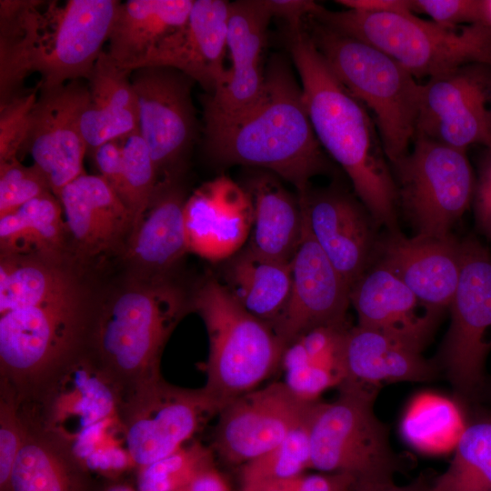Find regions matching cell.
<instances>
[{
  "mask_svg": "<svg viewBox=\"0 0 491 491\" xmlns=\"http://www.w3.org/2000/svg\"><path fill=\"white\" fill-rule=\"evenodd\" d=\"M205 148L223 164L264 167L291 183L297 195L328 168L312 127L301 85L285 56L265 69L259 98L237 115L204 118Z\"/></svg>",
  "mask_w": 491,
  "mask_h": 491,
  "instance_id": "6da1fadb",
  "label": "cell"
},
{
  "mask_svg": "<svg viewBox=\"0 0 491 491\" xmlns=\"http://www.w3.org/2000/svg\"><path fill=\"white\" fill-rule=\"evenodd\" d=\"M289 33L305 105L323 148L347 174L378 225L397 231V192L375 121L337 79L305 27Z\"/></svg>",
  "mask_w": 491,
  "mask_h": 491,
  "instance_id": "7a4b0ae2",
  "label": "cell"
},
{
  "mask_svg": "<svg viewBox=\"0 0 491 491\" xmlns=\"http://www.w3.org/2000/svg\"><path fill=\"white\" fill-rule=\"evenodd\" d=\"M190 308L192 299L167 278H135L93 310L85 349L124 396L161 376L165 346Z\"/></svg>",
  "mask_w": 491,
  "mask_h": 491,
  "instance_id": "3957f363",
  "label": "cell"
},
{
  "mask_svg": "<svg viewBox=\"0 0 491 491\" xmlns=\"http://www.w3.org/2000/svg\"><path fill=\"white\" fill-rule=\"evenodd\" d=\"M304 27L344 86L375 118L390 164L408 152L416 135L421 85L378 48L308 17Z\"/></svg>",
  "mask_w": 491,
  "mask_h": 491,
  "instance_id": "277c9868",
  "label": "cell"
},
{
  "mask_svg": "<svg viewBox=\"0 0 491 491\" xmlns=\"http://www.w3.org/2000/svg\"><path fill=\"white\" fill-rule=\"evenodd\" d=\"M309 17L378 48L414 77L491 65V28L481 23L447 27L414 14L331 11L319 5Z\"/></svg>",
  "mask_w": 491,
  "mask_h": 491,
  "instance_id": "5b68a950",
  "label": "cell"
},
{
  "mask_svg": "<svg viewBox=\"0 0 491 491\" xmlns=\"http://www.w3.org/2000/svg\"><path fill=\"white\" fill-rule=\"evenodd\" d=\"M79 289L0 315L1 382L30 401L67 361L85 348L93 310Z\"/></svg>",
  "mask_w": 491,
  "mask_h": 491,
  "instance_id": "8992f818",
  "label": "cell"
},
{
  "mask_svg": "<svg viewBox=\"0 0 491 491\" xmlns=\"http://www.w3.org/2000/svg\"><path fill=\"white\" fill-rule=\"evenodd\" d=\"M209 340L205 390L225 406L256 387L281 364L286 346L267 323L209 278L192 297Z\"/></svg>",
  "mask_w": 491,
  "mask_h": 491,
  "instance_id": "52a82bcc",
  "label": "cell"
},
{
  "mask_svg": "<svg viewBox=\"0 0 491 491\" xmlns=\"http://www.w3.org/2000/svg\"><path fill=\"white\" fill-rule=\"evenodd\" d=\"M338 387L336 400H317L309 411V468L350 473L360 483L393 479L399 457L392 448L387 426L375 413L379 387L349 384Z\"/></svg>",
  "mask_w": 491,
  "mask_h": 491,
  "instance_id": "ba28073f",
  "label": "cell"
},
{
  "mask_svg": "<svg viewBox=\"0 0 491 491\" xmlns=\"http://www.w3.org/2000/svg\"><path fill=\"white\" fill-rule=\"evenodd\" d=\"M392 163L397 205L414 235L446 236L473 202L476 177L466 151L416 135Z\"/></svg>",
  "mask_w": 491,
  "mask_h": 491,
  "instance_id": "9c48e42d",
  "label": "cell"
},
{
  "mask_svg": "<svg viewBox=\"0 0 491 491\" xmlns=\"http://www.w3.org/2000/svg\"><path fill=\"white\" fill-rule=\"evenodd\" d=\"M120 3L67 0L63 5L48 2L45 10L39 7L25 57V76L40 74V89L88 80L108 41Z\"/></svg>",
  "mask_w": 491,
  "mask_h": 491,
  "instance_id": "30bf717a",
  "label": "cell"
},
{
  "mask_svg": "<svg viewBox=\"0 0 491 491\" xmlns=\"http://www.w3.org/2000/svg\"><path fill=\"white\" fill-rule=\"evenodd\" d=\"M448 308L449 327L434 362L457 396L472 403L486 387L491 351V254L476 238L462 240L460 276Z\"/></svg>",
  "mask_w": 491,
  "mask_h": 491,
  "instance_id": "8fae6325",
  "label": "cell"
},
{
  "mask_svg": "<svg viewBox=\"0 0 491 491\" xmlns=\"http://www.w3.org/2000/svg\"><path fill=\"white\" fill-rule=\"evenodd\" d=\"M224 406L205 387H179L162 376L126 392L119 416L135 466L151 464L176 451Z\"/></svg>",
  "mask_w": 491,
  "mask_h": 491,
  "instance_id": "7c38bea8",
  "label": "cell"
},
{
  "mask_svg": "<svg viewBox=\"0 0 491 491\" xmlns=\"http://www.w3.org/2000/svg\"><path fill=\"white\" fill-rule=\"evenodd\" d=\"M122 398L120 386L84 349L28 401L36 409L27 413L69 448L84 434L118 417Z\"/></svg>",
  "mask_w": 491,
  "mask_h": 491,
  "instance_id": "4fadbf2b",
  "label": "cell"
},
{
  "mask_svg": "<svg viewBox=\"0 0 491 491\" xmlns=\"http://www.w3.org/2000/svg\"><path fill=\"white\" fill-rule=\"evenodd\" d=\"M416 135L464 151L491 148V67L471 64L421 85Z\"/></svg>",
  "mask_w": 491,
  "mask_h": 491,
  "instance_id": "5bb4252c",
  "label": "cell"
},
{
  "mask_svg": "<svg viewBox=\"0 0 491 491\" xmlns=\"http://www.w3.org/2000/svg\"><path fill=\"white\" fill-rule=\"evenodd\" d=\"M313 403L299 398L285 382L245 393L219 412L215 450L226 461L244 465L303 426Z\"/></svg>",
  "mask_w": 491,
  "mask_h": 491,
  "instance_id": "9a60e30c",
  "label": "cell"
},
{
  "mask_svg": "<svg viewBox=\"0 0 491 491\" xmlns=\"http://www.w3.org/2000/svg\"><path fill=\"white\" fill-rule=\"evenodd\" d=\"M139 111V133L158 172L173 177L195 135V110L191 90L195 83L182 72L145 66L131 72Z\"/></svg>",
  "mask_w": 491,
  "mask_h": 491,
  "instance_id": "2e32d148",
  "label": "cell"
},
{
  "mask_svg": "<svg viewBox=\"0 0 491 491\" xmlns=\"http://www.w3.org/2000/svg\"><path fill=\"white\" fill-rule=\"evenodd\" d=\"M89 99L88 85L73 80L40 89L31 111L23 149L45 177L57 197L61 190L84 173L87 152L81 119Z\"/></svg>",
  "mask_w": 491,
  "mask_h": 491,
  "instance_id": "e0dca14e",
  "label": "cell"
},
{
  "mask_svg": "<svg viewBox=\"0 0 491 491\" xmlns=\"http://www.w3.org/2000/svg\"><path fill=\"white\" fill-rule=\"evenodd\" d=\"M290 264L289 298L272 326L280 341L287 347L314 328L346 327L351 288L312 236L305 217L302 238Z\"/></svg>",
  "mask_w": 491,
  "mask_h": 491,
  "instance_id": "ac0fdd59",
  "label": "cell"
},
{
  "mask_svg": "<svg viewBox=\"0 0 491 491\" xmlns=\"http://www.w3.org/2000/svg\"><path fill=\"white\" fill-rule=\"evenodd\" d=\"M297 196L312 236L351 288L376 261L377 223L362 203L339 189L308 188Z\"/></svg>",
  "mask_w": 491,
  "mask_h": 491,
  "instance_id": "d6986e66",
  "label": "cell"
},
{
  "mask_svg": "<svg viewBox=\"0 0 491 491\" xmlns=\"http://www.w3.org/2000/svg\"><path fill=\"white\" fill-rule=\"evenodd\" d=\"M230 2L194 0L187 21L161 40L135 65L176 69L212 95L226 85L225 66ZM133 70V71H134Z\"/></svg>",
  "mask_w": 491,
  "mask_h": 491,
  "instance_id": "ffe728a7",
  "label": "cell"
},
{
  "mask_svg": "<svg viewBox=\"0 0 491 491\" xmlns=\"http://www.w3.org/2000/svg\"><path fill=\"white\" fill-rule=\"evenodd\" d=\"M375 263L396 275L426 305L445 311L454 296L462 266V241L397 231L380 236Z\"/></svg>",
  "mask_w": 491,
  "mask_h": 491,
  "instance_id": "44dd1931",
  "label": "cell"
},
{
  "mask_svg": "<svg viewBox=\"0 0 491 491\" xmlns=\"http://www.w3.org/2000/svg\"><path fill=\"white\" fill-rule=\"evenodd\" d=\"M71 247L85 259L125 252L133 216L99 175L83 173L59 193Z\"/></svg>",
  "mask_w": 491,
  "mask_h": 491,
  "instance_id": "7402d4cb",
  "label": "cell"
},
{
  "mask_svg": "<svg viewBox=\"0 0 491 491\" xmlns=\"http://www.w3.org/2000/svg\"><path fill=\"white\" fill-rule=\"evenodd\" d=\"M350 304L357 314V326L395 337L421 352L443 314L378 263L352 286Z\"/></svg>",
  "mask_w": 491,
  "mask_h": 491,
  "instance_id": "603a6c76",
  "label": "cell"
},
{
  "mask_svg": "<svg viewBox=\"0 0 491 491\" xmlns=\"http://www.w3.org/2000/svg\"><path fill=\"white\" fill-rule=\"evenodd\" d=\"M273 15L265 0L230 3L226 45L229 79L225 86L203 98L204 118L237 115L260 96L265 82L262 55Z\"/></svg>",
  "mask_w": 491,
  "mask_h": 491,
  "instance_id": "cb8c5ba5",
  "label": "cell"
},
{
  "mask_svg": "<svg viewBox=\"0 0 491 491\" xmlns=\"http://www.w3.org/2000/svg\"><path fill=\"white\" fill-rule=\"evenodd\" d=\"M185 223L188 251L211 261L228 259L251 232V197L230 178L217 177L186 199Z\"/></svg>",
  "mask_w": 491,
  "mask_h": 491,
  "instance_id": "d4e9b609",
  "label": "cell"
},
{
  "mask_svg": "<svg viewBox=\"0 0 491 491\" xmlns=\"http://www.w3.org/2000/svg\"><path fill=\"white\" fill-rule=\"evenodd\" d=\"M186 199L173 177L158 182L151 203L133 229L124 255L135 278L163 279L188 251Z\"/></svg>",
  "mask_w": 491,
  "mask_h": 491,
  "instance_id": "484cf974",
  "label": "cell"
},
{
  "mask_svg": "<svg viewBox=\"0 0 491 491\" xmlns=\"http://www.w3.org/2000/svg\"><path fill=\"white\" fill-rule=\"evenodd\" d=\"M341 364V384L379 388L385 383L431 381L439 373L434 360L424 357L421 351L359 326L346 328L343 335Z\"/></svg>",
  "mask_w": 491,
  "mask_h": 491,
  "instance_id": "4316f807",
  "label": "cell"
},
{
  "mask_svg": "<svg viewBox=\"0 0 491 491\" xmlns=\"http://www.w3.org/2000/svg\"><path fill=\"white\" fill-rule=\"evenodd\" d=\"M130 76L105 50L101 53L87 80L89 99L81 119L88 153L138 131V104Z\"/></svg>",
  "mask_w": 491,
  "mask_h": 491,
  "instance_id": "83f0119b",
  "label": "cell"
},
{
  "mask_svg": "<svg viewBox=\"0 0 491 491\" xmlns=\"http://www.w3.org/2000/svg\"><path fill=\"white\" fill-rule=\"evenodd\" d=\"M193 0H128L120 3L105 51L120 68L132 72L165 36L180 28Z\"/></svg>",
  "mask_w": 491,
  "mask_h": 491,
  "instance_id": "f1b7e54d",
  "label": "cell"
},
{
  "mask_svg": "<svg viewBox=\"0 0 491 491\" xmlns=\"http://www.w3.org/2000/svg\"><path fill=\"white\" fill-rule=\"evenodd\" d=\"M247 192L253 204L247 247L263 257L291 262L304 229L298 196L296 199L270 175L253 177Z\"/></svg>",
  "mask_w": 491,
  "mask_h": 491,
  "instance_id": "f546056e",
  "label": "cell"
},
{
  "mask_svg": "<svg viewBox=\"0 0 491 491\" xmlns=\"http://www.w3.org/2000/svg\"><path fill=\"white\" fill-rule=\"evenodd\" d=\"M223 278L222 284L242 307L273 326L289 298L291 264L263 257L246 246L228 258Z\"/></svg>",
  "mask_w": 491,
  "mask_h": 491,
  "instance_id": "4dcf8cb0",
  "label": "cell"
},
{
  "mask_svg": "<svg viewBox=\"0 0 491 491\" xmlns=\"http://www.w3.org/2000/svg\"><path fill=\"white\" fill-rule=\"evenodd\" d=\"M69 239L59 199L47 192L0 217L1 256L63 263Z\"/></svg>",
  "mask_w": 491,
  "mask_h": 491,
  "instance_id": "1f68e13d",
  "label": "cell"
},
{
  "mask_svg": "<svg viewBox=\"0 0 491 491\" xmlns=\"http://www.w3.org/2000/svg\"><path fill=\"white\" fill-rule=\"evenodd\" d=\"M25 416L26 436L13 466L8 491H82L81 476L85 471L68 446Z\"/></svg>",
  "mask_w": 491,
  "mask_h": 491,
  "instance_id": "d6a6232c",
  "label": "cell"
},
{
  "mask_svg": "<svg viewBox=\"0 0 491 491\" xmlns=\"http://www.w3.org/2000/svg\"><path fill=\"white\" fill-rule=\"evenodd\" d=\"M81 289L63 263L1 256L0 315L70 295Z\"/></svg>",
  "mask_w": 491,
  "mask_h": 491,
  "instance_id": "836d02e7",
  "label": "cell"
},
{
  "mask_svg": "<svg viewBox=\"0 0 491 491\" xmlns=\"http://www.w3.org/2000/svg\"><path fill=\"white\" fill-rule=\"evenodd\" d=\"M426 491H491V411L466 422L447 468Z\"/></svg>",
  "mask_w": 491,
  "mask_h": 491,
  "instance_id": "e575fe53",
  "label": "cell"
},
{
  "mask_svg": "<svg viewBox=\"0 0 491 491\" xmlns=\"http://www.w3.org/2000/svg\"><path fill=\"white\" fill-rule=\"evenodd\" d=\"M214 466L212 450L200 443L183 446L172 454L138 467V491H177Z\"/></svg>",
  "mask_w": 491,
  "mask_h": 491,
  "instance_id": "d590c367",
  "label": "cell"
},
{
  "mask_svg": "<svg viewBox=\"0 0 491 491\" xmlns=\"http://www.w3.org/2000/svg\"><path fill=\"white\" fill-rule=\"evenodd\" d=\"M123 201L133 216V229L147 210L157 186V168L150 150L136 131L122 139ZM133 231V230H132Z\"/></svg>",
  "mask_w": 491,
  "mask_h": 491,
  "instance_id": "8d00e7d4",
  "label": "cell"
},
{
  "mask_svg": "<svg viewBox=\"0 0 491 491\" xmlns=\"http://www.w3.org/2000/svg\"><path fill=\"white\" fill-rule=\"evenodd\" d=\"M309 466L310 445L306 421L274 448L242 465L241 481L292 478L303 475Z\"/></svg>",
  "mask_w": 491,
  "mask_h": 491,
  "instance_id": "74e56055",
  "label": "cell"
},
{
  "mask_svg": "<svg viewBox=\"0 0 491 491\" xmlns=\"http://www.w3.org/2000/svg\"><path fill=\"white\" fill-rule=\"evenodd\" d=\"M0 491H8L15 461L25 442L27 419L15 390L0 386Z\"/></svg>",
  "mask_w": 491,
  "mask_h": 491,
  "instance_id": "f35d334b",
  "label": "cell"
},
{
  "mask_svg": "<svg viewBox=\"0 0 491 491\" xmlns=\"http://www.w3.org/2000/svg\"><path fill=\"white\" fill-rule=\"evenodd\" d=\"M47 192L48 183L35 165H24L19 159L0 164V217H3Z\"/></svg>",
  "mask_w": 491,
  "mask_h": 491,
  "instance_id": "ab89813d",
  "label": "cell"
},
{
  "mask_svg": "<svg viewBox=\"0 0 491 491\" xmlns=\"http://www.w3.org/2000/svg\"><path fill=\"white\" fill-rule=\"evenodd\" d=\"M38 93L39 85L0 102V164L18 159Z\"/></svg>",
  "mask_w": 491,
  "mask_h": 491,
  "instance_id": "60d3db41",
  "label": "cell"
},
{
  "mask_svg": "<svg viewBox=\"0 0 491 491\" xmlns=\"http://www.w3.org/2000/svg\"><path fill=\"white\" fill-rule=\"evenodd\" d=\"M412 12L422 13L447 27L482 24V0H410Z\"/></svg>",
  "mask_w": 491,
  "mask_h": 491,
  "instance_id": "b9f144b4",
  "label": "cell"
},
{
  "mask_svg": "<svg viewBox=\"0 0 491 491\" xmlns=\"http://www.w3.org/2000/svg\"><path fill=\"white\" fill-rule=\"evenodd\" d=\"M285 383L302 400L315 402L326 389L338 386L341 379L331 370L310 363L286 371Z\"/></svg>",
  "mask_w": 491,
  "mask_h": 491,
  "instance_id": "7bdbcfd3",
  "label": "cell"
},
{
  "mask_svg": "<svg viewBox=\"0 0 491 491\" xmlns=\"http://www.w3.org/2000/svg\"><path fill=\"white\" fill-rule=\"evenodd\" d=\"M99 175L123 200L124 170L122 139L105 142L91 153ZM125 203V202H124Z\"/></svg>",
  "mask_w": 491,
  "mask_h": 491,
  "instance_id": "ee69618b",
  "label": "cell"
},
{
  "mask_svg": "<svg viewBox=\"0 0 491 491\" xmlns=\"http://www.w3.org/2000/svg\"><path fill=\"white\" fill-rule=\"evenodd\" d=\"M487 149L479 164L473 205L479 231L491 240V148Z\"/></svg>",
  "mask_w": 491,
  "mask_h": 491,
  "instance_id": "f6af8a7d",
  "label": "cell"
},
{
  "mask_svg": "<svg viewBox=\"0 0 491 491\" xmlns=\"http://www.w3.org/2000/svg\"><path fill=\"white\" fill-rule=\"evenodd\" d=\"M297 491H360V480L346 472L303 474Z\"/></svg>",
  "mask_w": 491,
  "mask_h": 491,
  "instance_id": "bcb514c9",
  "label": "cell"
},
{
  "mask_svg": "<svg viewBox=\"0 0 491 491\" xmlns=\"http://www.w3.org/2000/svg\"><path fill=\"white\" fill-rule=\"evenodd\" d=\"M273 17L284 19L289 31L304 26L305 20L311 16L318 5L306 0H265Z\"/></svg>",
  "mask_w": 491,
  "mask_h": 491,
  "instance_id": "7dc6e473",
  "label": "cell"
},
{
  "mask_svg": "<svg viewBox=\"0 0 491 491\" xmlns=\"http://www.w3.org/2000/svg\"><path fill=\"white\" fill-rule=\"evenodd\" d=\"M336 3L356 11L413 14L410 0H337Z\"/></svg>",
  "mask_w": 491,
  "mask_h": 491,
  "instance_id": "c3c4849f",
  "label": "cell"
},
{
  "mask_svg": "<svg viewBox=\"0 0 491 491\" xmlns=\"http://www.w3.org/2000/svg\"><path fill=\"white\" fill-rule=\"evenodd\" d=\"M177 491H231L230 486L223 475L212 466Z\"/></svg>",
  "mask_w": 491,
  "mask_h": 491,
  "instance_id": "681fc988",
  "label": "cell"
},
{
  "mask_svg": "<svg viewBox=\"0 0 491 491\" xmlns=\"http://www.w3.org/2000/svg\"><path fill=\"white\" fill-rule=\"evenodd\" d=\"M301 476L286 479H259L243 482L241 491H297Z\"/></svg>",
  "mask_w": 491,
  "mask_h": 491,
  "instance_id": "f907efd6",
  "label": "cell"
},
{
  "mask_svg": "<svg viewBox=\"0 0 491 491\" xmlns=\"http://www.w3.org/2000/svg\"><path fill=\"white\" fill-rule=\"evenodd\" d=\"M426 487L400 486L396 485L394 479L360 483V491H426Z\"/></svg>",
  "mask_w": 491,
  "mask_h": 491,
  "instance_id": "816d5d0a",
  "label": "cell"
},
{
  "mask_svg": "<svg viewBox=\"0 0 491 491\" xmlns=\"http://www.w3.org/2000/svg\"><path fill=\"white\" fill-rule=\"evenodd\" d=\"M482 24L491 28V0H482Z\"/></svg>",
  "mask_w": 491,
  "mask_h": 491,
  "instance_id": "f5cc1de1",
  "label": "cell"
},
{
  "mask_svg": "<svg viewBox=\"0 0 491 491\" xmlns=\"http://www.w3.org/2000/svg\"><path fill=\"white\" fill-rule=\"evenodd\" d=\"M106 491H135V490L128 486L115 485L109 487Z\"/></svg>",
  "mask_w": 491,
  "mask_h": 491,
  "instance_id": "db71d44e",
  "label": "cell"
},
{
  "mask_svg": "<svg viewBox=\"0 0 491 491\" xmlns=\"http://www.w3.org/2000/svg\"><path fill=\"white\" fill-rule=\"evenodd\" d=\"M490 67H491V65H490Z\"/></svg>",
  "mask_w": 491,
  "mask_h": 491,
  "instance_id": "11a10c76",
  "label": "cell"
}]
</instances>
